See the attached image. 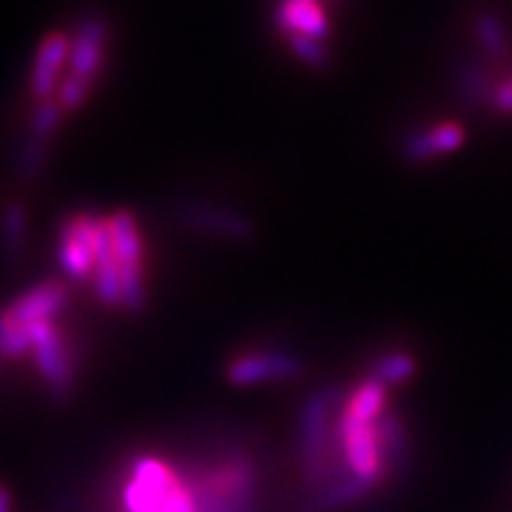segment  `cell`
I'll return each mask as SVG.
<instances>
[{"label":"cell","mask_w":512,"mask_h":512,"mask_svg":"<svg viewBox=\"0 0 512 512\" xmlns=\"http://www.w3.org/2000/svg\"><path fill=\"white\" fill-rule=\"evenodd\" d=\"M48 164V145L41 140L24 136L17 152V174L24 181H36Z\"/></svg>","instance_id":"cell-24"},{"label":"cell","mask_w":512,"mask_h":512,"mask_svg":"<svg viewBox=\"0 0 512 512\" xmlns=\"http://www.w3.org/2000/svg\"><path fill=\"white\" fill-rule=\"evenodd\" d=\"M370 489H373V486L366 484L363 479H358L354 475L339 477V479H335V482H330L328 486H323V489H320L318 494L311 498L306 512H330V510L347 508V505L361 501V498L366 496Z\"/></svg>","instance_id":"cell-16"},{"label":"cell","mask_w":512,"mask_h":512,"mask_svg":"<svg viewBox=\"0 0 512 512\" xmlns=\"http://www.w3.org/2000/svg\"><path fill=\"white\" fill-rule=\"evenodd\" d=\"M181 484L169 465L159 458H138L124 486L121 512H164Z\"/></svg>","instance_id":"cell-4"},{"label":"cell","mask_w":512,"mask_h":512,"mask_svg":"<svg viewBox=\"0 0 512 512\" xmlns=\"http://www.w3.org/2000/svg\"><path fill=\"white\" fill-rule=\"evenodd\" d=\"M382 406H384V387L368 377V380L363 382L354 392V396L349 399L347 411H351L363 420L377 422L382 415Z\"/></svg>","instance_id":"cell-22"},{"label":"cell","mask_w":512,"mask_h":512,"mask_svg":"<svg viewBox=\"0 0 512 512\" xmlns=\"http://www.w3.org/2000/svg\"><path fill=\"white\" fill-rule=\"evenodd\" d=\"M304 373L302 361L285 351H259L235 358L226 368V377L233 387H252L275 380H294Z\"/></svg>","instance_id":"cell-10"},{"label":"cell","mask_w":512,"mask_h":512,"mask_svg":"<svg viewBox=\"0 0 512 512\" xmlns=\"http://www.w3.org/2000/svg\"><path fill=\"white\" fill-rule=\"evenodd\" d=\"M384 465H401L406 458V434L396 415H380L375 425Z\"/></svg>","instance_id":"cell-18"},{"label":"cell","mask_w":512,"mask_h":512,"mask_svg":"<svg viewBox=\"0 0 512 512\" xmlns=\"http://www.w3.org/2000/svg\"><path fill=\"white\" fill-rule=\"evenodd\" d=\"M491 102L498 112L503 114H512V81H505L501 86L491 93Z\"/></svg>","instance_id":"cell-27"},{"label":"cell","mask_w":512,"mask_h":512,"mask_svg":"<svg viewBox=\"0 0 512 512\" xmlns=\"http://www.w3.org/2000/svg\"><path fill=\"white\" fill-rule=\"evenodd\" d=\"M337 401L339 392L335 387L316 389L306 396L302 413H299V460H302L306 482L316 486L325 482V472H328V425Z\"/></svg>","instance_id":"cell-2"},{"label":"cell","mask_w":512,"mask_h":512,"mask_svg":"<svg viewBox=\"0 0 512 512\" xmlns=\"http://www.w3.org/2000/svg\"><path fill=\"white\" fill-rule=\"evenodd\" d=\"M95 294L100 304L121 306V283L119 266L114 256V240L110 219H98L95 226Z\"/></svg>","instance_id":"cell-13"},{"label":"cell","mask_w":512,"mask_h":512,"mask_svg":"<svg viewBox=\"0 0 512 512\" xmlns=\"http://www.w3.org/2000/svg\"><path fill=\"white\" fill-rule=\"evenodd\" d=\"M377 422L363 420L351 411H344L339 418V441H342V456L347 460L351 475L375 486L380 482L384 460L377 441Z\"/></svg>","instance_id":"cell-6"},{"label":"cell","mask_w":512,"mask_h":512,"mask_svg":"<svg viewBox=\"0 0 512 512\" xmlns=\"http://www.w3.org/2000/svg\"><path fill=\"white\" fill-rule=\"evenodd\" d=\"M62 114H64V110L55 98L41 100L29 119L27 136L41 140V143L48 145L57 133V128H60V124H62Z\"/></svg>","instance_id":"cell-21"},{"label":"cell","mask_w":512,"mask_h":512,"mask_svg":"<svg viewBox=\"0 0 512 512\" xmlns=\"http://www.w3.org/2000/svg\"><path fill=\"white\" fill-rule=\"evenodd\" d=\"M287 43H290L292 53L299 57V60L309 64V67H316V69H323L330 64V53L325 50L323 41H316V38H309V36H287Z\"/></svg>","instance_id":"cell-25"},{"label":"cell","mask_w":512,"mask_h":512,"mask_svg":"<svg viewBox=\"0 0 512 512\" xmlns=\"http://www.w3.org/2000/svg\"><path fill=\"white\" fill-rule=\"evenodd\" d=\"M458 93L467 105L477 107L489 95V72L479 62H465L458 72Z\"/></svg>","instance_id":"cell-23"},{"label":"cell","mask_w":512,"mask_h":512,"mask_svg":"<svg viewBox=\"0 0 512 512\" xmlns=\"http://www.w3.org/2000/svg\"><path fill=\"white\" fill-rule=\"evenodd\" d=\"M178 221L195 233L209 235V238L249 242L254 240V223L245 214L235 209L219 207L209 202H183L176 209Z\"/></svg>","instance_id":"cell-7"},{"label":"cell","mask_w":512,"mask_h":512,"mask_svg":"<svg viewBox=\"0 0 512 512\" xmlns=\"http://www.w3.org/2000/svg\"><path fill=\"white\" fill-rule=\"evenodd\" d=\"M95 226L98 219L91 214H76L62 223L57 261L69 278L83 280L95 271Z\"/></svg>","instance_id":"cell-8"},{"label":"cell","mask_w":512,"mask_h":512,"mask_svg":"<svg viewBox=\"0 0 512 512\" xmlns=\"http://www.w3.org/2000/svg\"><path fill=\"white\" fill-rule=\"evenodd\" d=\"M107 41H110V24L105 19H83L74 31V38H69V74L95 86L102 62H105Z\"/></svg>","instance_id":"cell-11"},{"label":"cell","mask_w":512,"mask_h":512,"mask_svg":"<svg viewBox=\"0 0 512 512\" xmlns=\"http://www.w3.org/2000/svg\"><path fill=\"white\" fill-rule=\"evenodd\" d=\"M69 302V290L57 280L31 287L10 309L0 313V320L8 330H27L38 323H53V318Z\"/></svg>","instance_id":"cell-9"},{"label":"cell","mask_w":512,"mask_h":512,"mask_svg":"<svg viewBox=\"0 0 512 512\" xmlns=\"http://www.w3.org/2000/svg\"><path fill=\"white\" fill-rule=\"evenodd\" d=\"M465 143V131L458 124H441L430 131L415 133L403 143V157L413 164L430 162L439 155L456 152Z\"/></svg>","instance_id":"cell-15"},{"label":"cell","mask_w":512,"mask_h":512,"mask_svg":"<svg viewBox=\"0 0 512 512\" xmlns=\"http://www.w3.org/2000/svg\"><path fill=\"white\" fill-rule=\"evenodd\" d=\"M0 512H12V496L3 484H0Z\"/></svg>","instance_id":"cell-28"},{"label":"cell","mask_w":512,"mask_h":512,"mask_svg":"<svg viewBox=\"0 0 512 512\" xmlns=\"http://www.w3.org/2000/svg\"><path fill=\"white\" fill-rule=\"evenodd\" d=\"M93 91V83L79 79V76L67 74L60 81V88H57L55 100L60 102L62 110H79L83 102L88 100V95Z\"/></svg>","instance_id":"cell-26"},{"label":"cell","mask_w":512,"mask_h":512,"mask_svg":"<svg viewBox=\"0 0 512 512\" xmlns=\"http://www.w3.org/2000/svg\"><path fill=\"white\" fill-rule=\"evenodd\" d=\"M69 62V36L60 34H48L41 41V46L36 50L34 67H31L29 76V88L31 95L41 102L55 98L57 88H60V72L64 64Z\"/></svg>","instance_id":"cell-12"},{"label":"cell","mask_w":512,"mask_h":512,"mask_svg":"<svg viewBox=\"0 0 512 512\" xmlns=\"http://www.w3.org/2000/svg\"><path fill=\"white\" fill-rule=\"evenodd\" d=\"M415 370H418V363H415V358L411 354L394 351V354L382 356L380 361L375 363L370 380H375L377 384H382V387H387V384H399V382L411 380Z\"/></svg>","instance_id":"cell-20"},{"label":"cell","mask_w":512,"mask_h":512,"mask_svg":"<svg viewBox=\"0 0 512 512\" xmlns=\"http://www.w3.org/2000/svg\"><path fill=\"white\" fill-rule=\"evenodd\" d=\"M27 209L22 204H8L0 214V256L5 261H17L27 242Z\"/></svg>","instance_id":"cell-17"},{"label":"cell","mask_w":512,"mask_h":512,"mask_svg":"<svg viewBox=\"0 0 512 512\" xmlns=\"http://www.w3.org/2000/svg\"><path fill=\"white\" fill-rule=\"evenodd\" d=\"M475 34L479 48L489 57H503L508 53V34L494 12H479L475 17Z\"/></svg>","instance_id":"cell-19"},{"label":"cell","mask_w":512,"mask_h":512,"mask_svg":"<svg viewBox=\"0 0 512 512\" xmlns=\"http://www.w3.org/2000/svg\"><path fill=\"white\" fill-rule=\"evenodd\" d=\"M185 486L190 489L195 512H254L256 467L238 448Z\"/></svg>","instance_id":"cell-1"},{"label":"cell","mask_w":512,"mask_h":512,"mask_svg":"<svg viewBox=\"0 0 512 512\" xmlns=\"http://www.w3.org/2000/svg\"><path fill=\"white\" fill-rule=\"evenodd\" d=\"M275 24L285 31L287 36H309L316 41H325L330 34L328 17L323 8L311 0H292L275 8Z\"/></svg>","instance_id":"cell-14"},{"label":"cell","mask_w":512,"mask_h":512,"mask_svg":"<svg viewBox=\"0 0 512 512\" xmlns=\"http://www.w3.org/2000/svg\"><path fill=\"white\" fill-rule=\"evenodd\" d=\"M27 335L36 358V368L46 382L50 396L60 403L67 401L74 392L76 373L60 332L53 323H38L27 328Z\"/></svg>","instance_id":"cell-5"},{"label":"cell","mask_w":512,"mask_h":512,"mask_svg":"<svg viewBox=\"0 0 512 512\" xmlns=\"http://www.w3.org/2000/svg\"><path fill=\"white\" fill-rule=\"evenodd\" d=\"M114 256L119 266L121 309L140 313L147 304L145 268H143V240H140L138 221L131 211H117L110 219Z\"/></svg>","instance_id":"cell-3"}]
</instances>
